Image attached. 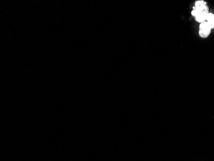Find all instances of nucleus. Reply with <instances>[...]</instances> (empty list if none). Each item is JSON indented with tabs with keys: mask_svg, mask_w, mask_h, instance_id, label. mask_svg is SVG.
Listing matches in <instances>:
<instances>
[{
	"mask_svg": "<svg viewBox=\"0 0 214 161\" xmlns=\"http://www.w3.org/2000/svg\"><path fill=\"white\" fill-rule=\"evenodd\" d=\"M211 27L209 25V23L207 21H205L201 23L199 26V35L201 37L205 38L208 37L210 33V30H211Z\"/></svg>",
	"mask_w": 214,
	"mask_h": 161,
	"instance_id": "nucleus-1",
	"label": "nucleus"
},
{
	"mask_svg": "<svg viewBox=\"0 0 214 161\" xmlns=\"http://www.w3.org/2000/svg\"><path fill=\"white\" fill-rule=\"evenodd\" d=\"M208 14H209L208 11H204V12H201L199 14L197 15L196 17V21L197 22L201 23L203 22H205V20H206L207 16H208Z\"/></svg>",
	"mask_w": 214,
	"mask_h": 161,
	"instance_id": "nucleus-2",
	"label": "nucleus"
}]
</instances>
